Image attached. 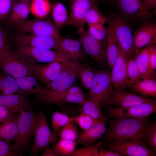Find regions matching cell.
I'll return each mask as SVG.
<instances>
[{"instance_id":"6da1fadb","label":"cell","mask_w":156,"mask_h":156,"mask_svg":"<svg viewBox=\"0 0 156 156\" xmlns=\"http://www.w3.org/2000/svg\"><path fill=\"white\" fill-rule=\"evenodd\" d=\"M153 123L147 118H118L109 122L105 139L109 142L145 138Z\"/></svg>"},{"instance_id":"7a4b0ae2","label":"cell","mask_w":156,"mask_h":156,"mask_svg":"<svg viewBox=\"0 0 156 156\" xmlns=\"http://www.w3.org/2000/svg\"><path fill=\"white\" fill-rule=\"evenodd\" d=\"M17 132L12 144L11 149L18 153L20 156L30 148V142L34 136L37 120V115L32 110L19 113Z\"/></svg>"},{"instance_id":"3957f363","label":"cell","mask_w":156,"mask_h":156,"mask_svg":"<svg viewBox=\"0 0 156 156\" xmlns=\"http://www.w3.org/2000/svg\"><path fill=\"white\" fill-rule=\"evenodd\" d=\"M29 57L12 51L0 57V70L15 78L32 76L35 63Z\"/></svg>"},{"instance_id":"277c9868","label":"cell","mask_w":156,"mask_h":156,"mask_svg":"<svg viewBox=\"0 0 156 156\" xmlns=\"http://www.w3.org/2000/svg\"><path fill=\"white\" fill-rule=\"evenodd\" d=\"M111 71L107 69L96 72L93 83L88 94V99L98 103L101 107L108 105L113 90Z\"/></svg>"},{"instance_id":"5b68a950","label":"cell","mask_w":156,"mask_h":156,"mask_svg":"<svg viewBox=\"0 0 156 156\" xmlns=\"http://www.w3.org/2000/svg\"><path fill=\"white\" fill-rule=\"evenodd\" d=\"M43 89L36 95L35 99L39 102L44 104L70 103L82 105L87 99L82 89L77 86H72L54 93L45 91Z\"/></svg>"},{"instance_id":"8992f818","label":"cell","mask_w":156,"mask_h":156,"mask_svg":"<svg viewBox=\"0 0 156 156\" xmlns=\"http://www.w3.org/2000/svg\"><path fill=\"white\" fill-rule=\"evenodd\" d=\"M107 19L113 28L120 49L128 59L132 58L133 36L129 25L121 16L116 14L110 15Z\"/></svg>"},{"instance_id":"52a82bcc","label":"cell","mask_w":156,"mask_h":156,"mask_svg":"<svg viewBox=\"0 0 156 156\" xmlns=\"http://www.w3.org/2000/svg\"><path fill=\"white\" fill-rule=\"evenodd\" d=\"M11 24L14 29L20 33L37 36H60L59 30L50 20L26 19Z\"/></svg>"},{"instance_id":"ba28073f","label":"cell","mask_w":156,"mask_h":156,"mask_svg":"<svg viewBox=\"0 0 156 156\" xmlns=\"http://www.w3.org/2000/svg\"><path fill=\"white\" fill-rule=\"evenodd\" d=\"M37 120L35 130L34 141L31 149V155L36 156L40 151L54 140L51 130L44 113L40 111L37 114Z\"/></svg>"},{"instance_id":"9c48e42d","label":"cell","mask_w":156,"mask_h":156,"mask_svg":"<svg viewBox=\"0 0 156 156\" xmlns=\"http://www.w3.org/2000/svg\"><path fill=\"white\" fill-rule=\"evenodd\" d=\"M156 112V102L144 103L127 107H114L109 109L107 116L112 118H145Z\"/></svg>"},{"instance_id":"30bf717a","label":"cell","mask_w":156,"mask_h":156,"mask_svg":"<svg viewBox=\"0 0 156 156\" xmlns=\"http://www.w3.org/2000/svg\"><path fill=\"white\" fill-rule=\"evenodd\" d=\"M17 52L28 57H31L37 61L42 62H53L72 64L73 60L68 58L62 54L50 49H44L17 44Z\"/></svg>"},{"instance_id":"8fae6325","label":"cell","mask_w":156,"mask_h":156,"mask_svg":"<svg viewBox=\"0 0 156 156\" xmlns=\"http://www.w3.org/2000/svg\"><path fill=\"white\" fill-rule=\"evenodd\" d=\"M80 34L79 40L84 51L90 55L101 67L106 66V52L102 41L92 37L84 29L79 31Z\"/></svg>"},{"instance_id":"7c38bea8","label":"cell","mask_w":156,"mask_h":156,"mask_svg":"<svg viewBox=\"0 0 156 156\" xmlns=\"http://www.w3.org/2000/svg\"><path fill=\"white\" fill-rule=\"evenodd\" d=\"M109 149L127 156H153L155 153L139 140H121L109 142Z\"/></svg>"},{"instance_id":"4fadbf2b","label":"cell","mask_w":156,"mask_h":156,"mask_svg":"<svg viewBox=\"0 0 156 156\" xmlns=\"http://www.w3.org/2000/svg\"><path fill=\"white\" fill-rule=\"evenodd\" d=\"M75 63L53 62L42 65L35 63L32 67L34 77L47 84L56 79L65 68Z\"/></svg>"},{"instance_id":"5bb4252c","label":"cell","mask_w":156,"mask_h":156,"mask_svg":"<svg viewBox=\"0 0 156 156\" xmlns=\"http://www.w3.org/2000/svg\"><path fill=\"white\" fill-rule=\"evenodd\" d=\"M78 77V64L75 63L65 68L55 80L47 84L44 90L57 92L72 86Z\"/></svg>"},{"instance_id":"9a60e30c","label":"cell","mask_w":156,"mask_h":156,"mask_svg":"<svg viewBox=\"0 0 156 156\" xmlns=\"http://www.w3.org/2000/svg\"><path fill=\"white\" fill-rule=\"evenodd\" d=\"M156 101L154 99L131 93L125 89L115 90L112 92L108 105L127 107L145 103Z\"/></svg>"},{"instance_id":"2e32d148","label":"cell","mask_w":156,"mask_h":156,"mask_svg":"<svg viewBox=\"0 0 156 156\" xmlns=\"http://www.w3.org/2000/svg\"><path fill=\"white\" fill-rule=\"evenodd\" d=\"M60 37L44 36L20 33L16 37L17 44L44 49L57 50Z\"/></svg>"},{"instance_id":"e0dca14e","label":"cell","mask_w":156,"mask_h":156,"mask_svg":"<svg viewBox=\"0 0 156 156\" xmlns=\"http://www.w3.org/2000/svg\"><path fill=\"white\" fill-rule=\"evenodd\" d=\"M128 59L120 48L118 57L111 73L112 84L115 90L125 89L128 86Z\"/></svg>"},{"instance_id":"ac0fdd59","label":"cell","mask_w":156,"mask_h":156,"mask_svg":"<svg viewBox=\"0 0 156 156\" xmlns=\"http://www.w3.org/2000/svg\"><path fill=\"white\" fill-rule=\"evenodd\" d=\"M70 25L77 27L79 32L83 29L85 17L96 3L94 0H69Z\"/></svg>"},{"instance_id":"d6986e66","label":"cell","mask_w":156,"mask_h":156,"mask_svg":"<svg viewBox=\"0 0 156 156\" xmlns=\"http://www.w3.org/2000/svg\"><path fill=\"white\" fill-rule=\"evenodd\" d=\"M115 3L122 13L133 20L145 19L152 14L144 6L140 0H110Z\"/></svg>"},{"instance_id":"ffe728a7","label":"cell","mask_w":156,"mask_h":156,"mask_svg":"<svg viewBox=\"0 0 156 156\" xmlns=\"http://www.w3.org/2000/svg\"><path fill=\"white\" fill-rule=\"evenodd\" d=\"M156 25L146 23L141 25L133 35V55L138 51L146 45L156 42Z\"/></svg>"},{"instance_id":"44dd1931","label":"cell","mask_w":156,"mask_h":156,"mask_svg":"<svg viewBox=\"0 0 156 156\" xmlns=\"http://www.w3.org/2000/svg\"><path fill=\"white\" fill-rule=\"evenodd\" d=\"M0 105L16 114L29 109L32 106L27 96L21 94L0 95Z\"/></svg>"},{"instance_id":"7402d4cb","label":"cell","mask_w":156,"mask_h":156,"mask_svg":"<svg viewBox=\"0 0 156 156\" xmlns=\"http://www.w3.org/2000/svg\"><path fill=\"white\" fill-rule=\"evenodd\" d=\"M78 40L60 37L57 51L73 60H81L85 56V52Z\"/></svg>"},{"instance_id":"603a6c76","label":"cell","mask_w":156,"mask_h":156,"mask_svg":"<svg viewBox=\"0 0 156 156\" xmlns=\"http://www.w3.org/2000/svg\"><path fill=\"white\" fill-rule=\"evenodd\" d=\"M106 122L102 121L88 129L82 130L77 140L78 144L84 146L94 144L105 133Z\"/></svg>"},{"instance_id":"cb8c5ba5","label":"cell","mask_w":156,"mask_h":156,"mask_svg":"<svg viewBox=\"0 0 156 156\" xmlns=\"http://www.w3.org/2000/svg\"><path fill=\"white\" fill-rule=\"evenodd\" d=\"M133 60L139 69L140 79L151 78L155 75V71L151 68L149 60V51L148 47L140 49L134 54Z\"/></svg>"},{"instance_id":"d4e9b609","label":"cell","mask_w":156,"mask_h":156,"mask_svg":"<svg viewBox=\"0 0 156 156\" xmlns=\"http://www.w3.org/2000/svg\"><path fill=\"white\" fill-rule=\"evenodd\" d=\"M106 56L108 64L112 68L118 57L120 47L112 25L108 23Z\"/></svg>"},{"instance_id":"484cf974","label":"cell","mask_w":156,"mask_h":156,"mask_svg":"<svg viewBox=\"0 0 156 156\" xmlns=\"http://www.w3.org/2000/svg\"><path fill=\"white\" fill-rule=\"evenodd\" d=\"M133 92L146 97H156V81L152 78L140 80L129 84Z\"/></svg>"},{"instance_id":"4316f807","label":"cell","mask_w":156,"mask_h":156,"mask_svg":"<svg viewBox=\"0 0 156 156\" xmlns=\"http://www.w3.org/2000/svg\"><path fill=\"white\" fill-rule=\"evenodd\" d=\"M17 92L27 96L30 94L19 88L14 78L0 72V95L15 94Z\"/></svg>"},{"instance_id":"83f0119b","label":"cell","mask_w":156,"mask_h":156,"mask_svg":"<svg viewBox=\"0 0 156 156\" xmlns=\"http://www.w3.org/2000/svg\"><path fill=\"white\" fill-rule=\"evenodd\" d=\"M19 114L0 123V139L11 142L14 140L17 132Z\"/></svg>"},{"instance_id":"f1b7e54d","label":"cell","mask_w":156,"mask_h":156,"mask_svg":"<svg viewBox=\"0 0 156 156\" xmlns=\"http://www.w3.org/2000/svg\"><path fill=\"white\" fill-rule=\"evenodd\" d=\"M51 9L54 23L59 30L65 25H70L67 9L62 3L54 1Z\"/></svg>"},{"instance_id":"f546056e","label":"cell","mask_w":156,"mask_h":156,"mask_svg":"<svg viewBox=\"0 0 156 156\" xmlns=\"http://www.w3.org/2000/svg\"><path fill=\"white\" fill-rule=\"evenodd\" d=\"M30 3L18 0L14 5L10 13L8 22L13 24L27 19L30 12Z\"/></svg>"},{"instance_id":"4dcf8cb0","label":"cell","mask_w":156,"mask_h":156,"mask_svg":"<svg viewBox=\"0 0 156 156\" xmlns=\"http://www.w3.org/2000/svg\"><path fill=\"white\" fill-rule=\"evenodd\" d=\"M15 79L19 88L30 94L36 95L44 88L34 76H28Z\"/></svg>"},{"instance_id":"1f68e13d","label":"cell","mask_w":156,"mask_h":156,"mask_svg":"<svg viewBox=\"0 0 156 156\" xmlns=\"http://www.w3.org/2000/svg\"><path fill=\"white\" fill-rule=\"evenodd\" d=\"M78 144L77 141L60 139L53 145L51 149L56 155L58 156H71L76 149Z\"/></svg>"},{"instance_id":"d6a6232c","label":"cell","mask_w":156,"mask_h":156,"mask_svg":"<svg viewBox=\"0 0 156 156\" xmlns=\"http://www.w3.org/2000/svg\"><path fill=\"white\" fill-rule=\"evenodd\" d=\"M101 106L97 102L87 99L81 105V113L95 119L106 122L107 118L103 114Z\"/></svg>"},{"instance_id":"836d02e7","label":"cell","mask_w":156,"mask_h":156,"mask_svg":"<svg viewBox=\"0 0 156 156\" xmlns=\"http://www.w3.org/2000/svg\"><path fill=\"white\" fill-rule=\"evenodd\" d=\"M51 8V5L49 0H33L29 5L30 12L38 18L47 16Z\"/></svg>"},{"instance_id":"e575fe53","label":"cell","mask_w":156,"mask_h":156,"mask_svg":"<svg viewBox=\"0 0 156 156\" xmlns=\"http://www.w3.org/2000/svg\"><path fill=\"white\" fill-rule=\"evenodd\" d=\"M71 121H73L72 117H70L62 112L57 111L52 114L51 117V123L55 140L59 135L62 128Z\"/></svg>"},{"instance_id":"d590c367","label":"cell","mask_w":156,"mask_h":156,"mask_svg":"<svg viewBox=\"0 0 156 156\" xmlns=\"http://www.w3.org/2000/svg\"><path fill=\"white\" fill-rule=\"evenodd\" d=\"M78 77L84 87L90 90L95 76L96 72L89 66L78 64Z\"/></svg>"},{"instance_id":"8d00e7d4","label":"cell","mask_w":156,"mask_h":156,"mask_svg":"<svg viewBox=\"0 0 156 156\" xmlns=\"http://www.w3.org/2000/svg\"><path fill=\"white\" fill-rule=\"evenodd\" d=\"M107 20L100 12L96 3L86 14L84 23L103 25Z\"/></svg>"},{"instance_id":"74e56055","label":"cell","mask_w":156,"mask_h":156,"mask_svg":"<svg viewBox=\"0 0 156 156\" xmlns=\"http://www.w3.org/2000/svg\"><path fill=\"white\" fill-rule=\"evenodd\" d=\"M79 134L75 122L71 121L67 123L62 128L59 135L60 139L77 141Z\"/></svg>"},{"instance_id":"f35d334b","label":"cell","mask_w":156,"mask_h":156,"mask_svg":"<svg viewBox=\"0 0 156 156\" xmlns=\"http://www.w3.org/2000/svg\"><path fill=\"white\" fill-rule=\"evenodd\" d=\"M103 143L102 141H100L95 144L76 149L72 156H98L99 150Z\"/></svg>"},{"instance_id":"ab89813d","label":"cell","mask_w":156,"mask_h":156,"mask_svg":"<svg viewBox=\"0 0 156 156\" xmlns=\"http://www.w3.org/2000/svg\"><path fill=\"white\" fill-rule=\"evenodd\" d=\"M72 121L77 123L82 130L88 129L102 120L93 118L82 113L72 117Z\"/></svg>"},{"instance_id":"60d3db41","label":"cell","mask_w":156,"mask_h":156,"mask_svg":"<svg viewBox=\"0 0 156 156\" xmlns=\"http://www.w3.org/2000/svg\"><path fill=\"white\" fill-rule=\"evenodd\" d=\"M89 34L94 38L103 41L105 39L108 33L107 27L100 24H88Z\"/></svg>"},{"instance_id":"b9f144b4","label":"cell","mask_w":156,"mask_h":156,"mask_svg":"<svg viewBox=\"0 0 156 156\" xmlns=\"http://www.w3.org/2000/svg\"><path fill=\"white\" fill-rule=\"evenodd\" d=\"M127 67L129 77V84L134 83L140 79L139 69L136 62L132 58L128 59Z\"/></svg>"},{"instance_id":"7bdbcfd3","label":"cell","mask_w":156,"mask_h":156,"mask_svg":"<svg viewBox=\"0 0 156 156\" xmlns=\"http://www.w3.org/2000/svg\"><path fill=\"white\" fill-rule=\"evenodd\" d=\"M18 0H0V21L8 18L12 9Z\"/></svg>"},{"instance_id":"ee69618b","label":"cell","mask_w":156,"mask_h":156,"mask_svg":"<svg viewBox=\"0 0 156 156\" xmlns=\"http://www.w3.org/2000/svg\"><path fill=\"white\" fill-rule=\"evenodd\" d=\"M12 51L10 49L8 34L0 27V57L7 55Z\"/></svg>"},{"instance_id":"f6af8a7d","label":"cell","mask_w":156,"mask_h":156,"mask_svg":"<svg viewBox=\"0 0 156 156\" xmlns=\"http://www.w3.org/2000/svg\"><path fill=\"white\" fill-rule=\"evenodd\" d=\"M10 142L0 139V156H20L17 152L11 149Z\"/></svg>"},{"instance_id":"bcb514c9","label":"cell","mask_w":156,"mask_h":156,"mask_svg":"<svg viewBox=\"0 0 156 156\" xmlns=\"http://www.w3.org/2000/svg\"><path fill=\"white\" fill-rule=\"evenodd\" d=\"M149 145L154 151L156 150V124H153L145 138Z\"/></svg>"},{"instance_id":"7dc6e473","label":"cell","mask_w":156,"mask_h":156,"mask_svg":"<svg viewBox=\"0 0 156 156\" xmlns=\"http://www.w3.org/2000/svg\"><path fill=\"white\" fill-rule=\"evenodd\" d=\"M149 51V60L152 69L155 71L156 68V47L152 44L147 46Z\"/></svg>"},{"instance_id":"c3c4849f","label":"cell","mask_w":156,"mask_h":156,"mask_svg":"<svg viewBox=\"0 0 156 156\" xmlns=\"http://www.w3.org/2000/svg\"><path fill=\"white\" fill-rule=\"evenodd\" d=\"M16 114L6 107L0 105V123Z\"/></svg>"},{"instance_id":"681fc988","label":"cell","mask_w":156,"mask_h":156,"mask_svg":"<svg viewBox=\"0 0 156 156\" xmlns=\"http://www.w3.org/2000/svg\"><path fill=\"white\" fill-rule=\"evenodd\" d=\"M124 156L120 153L109 149H106L102 148H100L98 156Z\"/></svg>"},{"instance_id":"f907efd6","label":"cell","mask_w":156,"mask_h":156,"mask_svg":"<svg viewBox=\"0 0 156 156\" xmlns=\"http://www.w3.org/2000/svg\"><path fill=\"white\" fill-rule=\"evenodd\" d=\"M144 6L148 10L156 9V0H140Z\"/></svg>"},{"instance_id":"816d5d0a","label":"cell","mask_w":156,"mask_h":156,"mask_svg":"<svg viewBox=\"0 0 156 156\" xmlns=\"http://www.w3.org/2000/svg\"><path fill=\"white\" fill-rule=\"evenodd\" d=\"M44 150L40 155L41 156H56L51 148H50L49 145L47 146L44 149Z\"/></svg>"},{"instance_id":"f5cc1de1","label":"cell","mask_w":156,"mask_h":156,"mask_svg":"<svg viewBox=\"0 0 156 156\" xmlns=\"http://www.w3.org/2000/svg\"><path fill=\"white\" fill-rule=\"evenodd\" d=\"M21 0L24 1H26L27 2H28L29 3H30L33 0Z\"/></svg>"},{"instance_id":"db71d44e","label":"cell","mask_w":156,"mask_h":156,"mask_svg":"<svg viewBox=\"0 0 156 156\" xmlns=\"http://www.w3.org/2000/svg\"><path fill=\"white\" fill-rule=\"evenodd\" d=\"M95 1V0H94ZM106 0V1H110V0Z\"/></svg>"}]
</instances>
